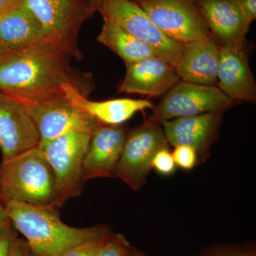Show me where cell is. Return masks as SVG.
<instances>
[{"label": "cell", "instance_id": "obj_1", "mask_svg": "<svg viewBox=\"0 0 256 256\" xmlns=\"http://www.w3.org/2000/svg\"><path fill=\"white\" fill-rule=\"evenodd\" d=\"M82 58L80 50L60 38L43 40L0 54V92L35 98L64 92L73 86L85 96L92 90L90 78L82 77L72 66Z\"/></svg>", "mask_w": 256, "mask_h": 256}, {"label": "cell", "instance_id": "obj_2", "mask_svg": "<svg viewBox=\"0 0 256 256\" xmlns=\"http://www.w3.org/2000/svg\"><path fill=\"white\" fill-rule=\"evenodd\" d=\"M2 201L10 220L24 236L33 256H60L70 248L98 242L111 233L105 225L88 228L66 225L56 208Z\"/></svg>", "mask_w": 256, "mask_h": 256}, {"label": "cell", "instance_id": "obj_3", "mask_svg": "<svg viewBox=\"0 0 256 256\" xmlns=\"http://www.w3.org/2000/svg\"><path fill=\"white\" fill-rule=\"evenodd\" d=\"M0 198L58 210L56 178L40 146L2 160Z\"/></svg>", "mask_w": 256, "mask_h": 256}, {"label": "cell", "instance_id": "obj_4", "mask_svg": "<svg viewBox=\"0 0 256 256\" xmlns=\"http://www.w3.org/2000/svg\"><path fill=\"white\" fill-rule=\"evenodd\" d=\"M10 96L23 106L36 124L40 146L72 131L92 132L101 124L72 105L66 97L65 92L35 98Z\"/></svg>", "mask_w": 256, "mask_h": 256}, {"label": "cell", "instance_id": "obj_5", "mask_svg": "<svg viewBox=\"0 0 256 256\" xmlns=\"http://www.w3.org/2000/svg\"><path fill=\"white\" fill-rule=\"evenodd\" d=\"M92 132L72 131L40 146L52 166L58 184V207L82 194L85 180L82 164Z\"/></svg>", "mask_w": 256, "mask_h": 256}, {"label": "cell", "instance_id": "obj_6", "mask_svg": "<svg viewBox=\"0 0 256 256\" xmlns=\"http://www.w3.org/2000/svg\"><path fill=\"white\" fill-rule=\"evenodd\" d=\"M169 148L160 124L148 121L128 132L114 178L134 191L146 184L158 152Z\"/></svg>", "mask_w": 256, "mask_h": 256}, {"label": "cell", "instance_id": "obj_7", "mask_svg": "<svg viewBox=\"0 0 256 256\" xmlns=\"http://www.w3.org/2000/svg\"><path fill=\"white\" fill-rule=\"evenodd\" d=\"M98 12L104 20L116 24L146 44L158 56L176 68L184 45L160 31L133 0H104Z\"/></svg>", "mask_w": 256, "mask_h": 256}, {"label": "cell", "instance_id": "obj_8", "mask_svg": "<svg viewBox=\"0 0 256 256\" xmlns=\"http://www.w3.org/2000/svg\"><path fill=\"white\" fill-rule=\"evenodd\" d=\"M173 41L184 45L212 35L196 0H133Z\"/></svg>", "mask_w": 256, "mask_h": 256}, {"label": "cell", "instance_id": "obj_9", "mask_svg": "<svg viewBox=\"0 0 256 256\" xmlns=\"http://www.w3.org/2000/svg\"><path fill=\"white\" fill-rule=\"evenodd\" d=\"M235 102L216 86L180 80L165 94L158 106H154L150 121L160 124L178 118L224 112Z\"/></svg>", "mask_w": 256, "mask_h": 256}, {"label": "cell", "instance_id": "obj_10", "mask_svg": "<svg viewBox=\"0 0 256 256\" xmlns=\"http://www.w3.org/2000/svg\"><path fill=\"white\" fill-rule=\"evenodd\" d=\"M46 36L60 38L78 48V32L92 16L89 0H20Z\"/></svg>", "mask_w": 256, "mask_h": 256}, {"label": "cell", "instance_id": "obj_11", "mask_svg": "<svg viewBox=\"0 0 256 256\" xmlns=\"http://www.w3.org/2000/svg\"><path fill=\"white\" fill-rule=\"evenodd\" d=\"M40 138L31 116L16 99L0 92V151L2 160L40 146Z\"/></svg>", "mask_w": 256, "mask_h": 256}, {"label": "cell", "instance_id": "obj_12", "mask_svg": "<svg viewBox=\"0 0 256 256\" xmlns=\"http://www.w3.org/2000/svg\"><path fill=\"white\" fill-rule=\"evenodd\" d=\"M217 87L235 102H255L256 82L244 42L220 45Z\"/></svg>", "mask_w": 256, "mask_h": 256}, {"label": "cell", "instance_id": "obj_13", "mask_svg": "<svg viewBox=\"0 0 256 256\" xmlns=\"http://www.w3.org/2000/svg\"><path fill=\"white\" fill-rule=\"evenodd\" d=\"M127 133L122 124H100L94 130L82 164L85 181L114 178Z\"/></svg>", "mask_w": 256, "mask_h": 256}, {"label": "cell", "instance_id": "obj_14", "mask_svg": "<svg viewBox=\"0 0 256 256\" xmlns=\"http://www.w3.org/2000/svg\"><path fill=\"white\" fill-rule=\"evenodd\" d=\"M126 64V76L119 88L120 92L159 97L180 82L176 69L158 56Z\"/></svg>", "mask_w": 256, "mask_h": 256}, {"label": "cell", "instance_id": "obj_15", "mask_svg": "<svg viewBox=\"0 0 256 256\" xmlns=\"http://www.w3.org/2000/svg\"><path fill=\"white\" fill-rule=\"evenodd\" d=\"M223 112H210L160 122L165 138L171 146H191L196 152L198 161L206 160L208 149Z\"/></svg>", "mask_w": 256, "mask_h": 256}, {"label": "cell", "instance_id": "obj_16", "mask_svg": "<svg viewBox=\"0 0 256 256\" xmlns=\"http://www.w3.org/2000/svg\"><path fill=\"white\" fill-rule=\"evenodd\" d=\"M196 4L218 44L244 42L250 24L237 0H196Z\"/></svg>", "mask_w": 256, "mask_h": 256}, {"label": "cell", "instance_id": "obj_17", "mask_svg": "<svg viewBox=\"0 0 256 256\" xmlns=\"http://www.w3.org/2000/svg\"><path fill=\"white\" fill-rule=\"evenodd\" d=\"M220 44L212 35L184 44L176 69L180 80L216 86Z\"/></svg>", "mask_w": 256, "mask_h": 256}, {"label": "cell", "instance_id": "obj_18", "mask_svg": "<svg viewBox=\"0 0 256 256\" xmlns=\"http://www.w3.org/2000/svg\"><path fill=\"white\" fill-rule=\"evenodd\" d=\"M64 88L66 97L72 105L104 124L120 126L138 112L152 109L154 106L150 101L141 99L90 100L78 88L70 84L64 86Z\"/></svg>", "mask_w": 256, "mask_h": 256}, {"label": "cell", "instance_id": "obj_19", "mask_svg": "<svg viewBox=\"0 0 256 256\" xmlns=\"http://www.w3.org/2000/svg\"><path fill=\"white\" fill-rule=\"evenodd\" d=\"M47 36L20 3L0 15V41L8 50L22 48Z\"/></svg>", "mask_w": 256, "mask_h": 256}, {"label": "cell", "instance_id": "obj_20", "mask_svg": "<svg viewBox=\"0 0 256 256\" xmlns=\"http://www.w3.org/2000/svg\"><path fill=\"white\" fill-rule=\"evenodd\" d=\"M98 42L118 55L126 64L158 56L146 44L108 20H104Z\"/></svg>", "mask_w": 256, "mask_h": 256}, {"label": "cell", "instance_id": "obj_21", "mask_svg": "<svg viewBox=\"0 0 256 256\" xmlns=\"http://www.w3.org/2000/svg\"><path fill=\"white\" fill-rule=\"evenodd\" d=\"M131 248L122 234L111 232L100 240L95 256H130Z\"/></svg>", "mask_w": 256, "mask_h": 256}, {"label": "cell", "instance_id": "obj_22", "mask_svg": "<svg viewBox=\"0 0 256 256\" xmlns=\"http://www.w3.org/2000/svg\"><path fill=\"white\" fill-rule=\"evenodd\" d=\"M176 166L182 169L191 170L196 166L198 162V156L194 149L188 146H175L172 153Z\"/></svg>", "mask_w": 256, "mask_h": 256}, {"label": "cell", "instance_id": "obj_23", "mask_svg": "<svg viewBox=\"0 0 256 256\" xmlns=\"http://www.w3.org/2000/svg\"><path fill=\"white\" fill-rule=\"evenodd\" d=\"M152 166L163 176H170L174 172L176 164L173 159L172 154L168 148L162 149L156 154L152 163Z\"/></svg>", "mask_w": 256, "mask_h": 256}, {"label": "cell", "instance_id": "obj_24", "mask_svg": "<svg viewBox=\"0 0 256 256\" xmlns=\"http://www.w3.org/2000/svg\"><path fill=\"white\" fill-rule=\"evenodd\" d=\"M18 236V230L10 220L0 227V256H9L13 242Z\"/></svg>", "mask_w": 256, "mask_h": 256}, {"label": "cell", "instance_id": "obj_25", "mask_svg": "<svg viewBox=\"0 0 256 256\" xmlns=\"http://www.w3.org/2000/svg\"><path fill=\"white\" fill-rule=\"evenodd\" d=\"M100 240L78 244L70 248L60 256H95Z\"/></svg>", "mask_w": 256, "mask_h": 256}, {"label": "cell", "instance_id": "obj_26", "mask_svg": "<svg viewBox=\"0 0 256 256\" xmlns=\"http://www.w3.org/2000/svg\"><path fill=\"white\" fill-rule=\"evenodd\" d=\"M9 256H33L26 240L16 237L13 242Z\"/></svg>", "mask_w": 256, "mask_h": 256}, {"label": "cell", "instance_id": "obj_27", "mask_svg": "<svg viewBox=\"0 0 256 256\" xmlns=\"http://www.w3.org/2000/svg\"><path fill=\"white\" fill-rule=\"evenodd\" d=\"M239 8L250 24L256 18V0H237Z\"/></svg>", "mask_w": 256, "mask_h": 256}, {"label": "cell", "instance_id": "obj_28", "mask_svg": "<svg viewBox=\"0 0 256 256\" xmlns=\"http://www.w3.org/2000/svg\"><path fill=\"white\" fill-rule=\"evenodd\" d=\"M20 0H0V15L20 3Z\"/></svg>", "mask_w": 256, "mask_h": 256}, {"label": "cell", "instance_id": "obj_29", "mask_svg": "<svg viewBox=\"0 0 256 256\" xmlns=\"http://www.w3.org/2000/svg\"><path fill=\"white\" fill-rule=\"evenodd\" d=\"M210 256H256L255 252H244V250H232V252H218Z\"/></svg>", "mask_w": 256, "mask_h": 256}, {"label": "cell", "instance_id": "obj_30", "mask_svg": "<svg viewBox=\"0 0 256 256\" xmlns=\"http://www.w3.org/2000/svg\"><path fill=\"white\" fill-rule=\"evenodd\" d=\"M8 220H10V218L5 210L4 202L0 198V227Z\"/></svg>", "mask_w": 256, "mask_h": 256}, {"label": "cell", "instance_id": "obj_31", "mask_svg": "<svg viewBox=\"0 0 256 256\" xmlns=\"http://www.w3.org/2000/svg\"><path fill=\"white\" fill-rule=\"evenodd\" d=\"M102 1L104 0H89V6H90V11L92 12V14H94L96 12L98 11Z\"/></svg>", "mask_w": 256, "mask_h": 256}, {"label": "cell", "instance_id": "obj_32", "mask_svg": "<svg viewBox=\"0 0 256 256\" xmlns=\"http://www.w3.org/2000/svg\"><path fill=\"white\" fill-rule=\"evenodd\" d=\"M130 256H146L142 252H139V250H136V249L131 248L130 255Z\"/></svg>", "mask_w": 256, "mask_h": 256}, {"label": "cell", "instance_id": "obj_33", "mask_svg": "<svg viewBox=\"0 0 256 256\" xmlns=\"http://www.w3.org/2000/svg\"><path fill=\"white\" fill-rule=\"evenodd\" d=\"M6 48H5V46L4 45L2 44V43L1 41H0V54H2L3 52H6Z\"/></svg>", "mask_w": 256, "mask_h": 256}]
</instances>
